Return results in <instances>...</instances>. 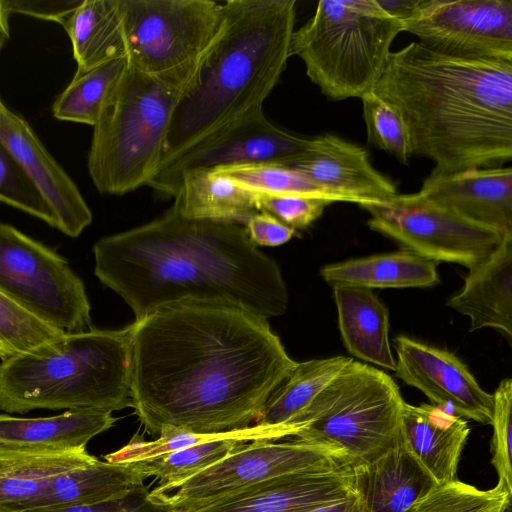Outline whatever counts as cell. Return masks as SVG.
Segmentation results:
<instances>
[{
  "label": "cell",
  "instance_id": "6da1fadb",
  "mask_svg": "<svg viewBox=\"0 0 512 512\" xmlns=\"http://www.w3.org/2000/svg\"><path fill=\"white\" fill-rule=\"evenodd\" d=\"M132 325L131 407L150 435L249 427L297 364L268 320L238 308L176 304Z\"/></svg>",
  "mask_w": 512,
  "mask_h": 512
},
{
  "label": "cell",
  "instance_id": "7a4b0ae2",
  "mask_svg": "<svg viewBox=\"0 0 512 512\" xmlns=\"http://www.w3.org/2000/svg\"><path fill=\"white\" fill-rule=\"evenodd\" d=\"M93 255L95 276L135 320L176 304L233 307L265 320L287 309L280 267L242 224L185 218L171 206L153 221L99 239Z\"/></svg>",
  "mask_w": 512,
  "mask_h": 512
},
{
  "label": "cell",
  "instance_id": "3957f363",
  "mask_svg": "<svg viewBox=\"0 0 512 512\" xmlns=\"http://www.w3.org/2000/svg\"><path fill=\"white\" fill-rule=\"evenodd\" d=\"M373 92L400 116L412 155L449 173L512 158V61L457 58L418 41L391 52Z\"/></svg>",
  "mask_w": 512,
  "mask_h": 512
},
{
  "label": "cell",
  "instance_id": "277c9868",
  "mask_svg": "<svg viewBox=\"0 0 512 512\" xmlns=\"http://www.w3.org/2000/svg\"><path fill=\"white\" fill-rule=\"evenodd\" d=\"M223 9L222 26L177 102L157 170L262 107L286 68L295 0H228Z\"/></svg>",
  "mask_w": 512,
  "mask_h": 512
},
{
  "label": "cell",
  "instance_id": "5b68a950",
  "mask_svg": "<svg viewBox=\"0 0 512 512\" xmlns=\"http://www.w3.org/2000/svg\"><path fill=\"white\" fill-rule=\"evenodd\" d=\"M132 331L90 328L0 362V410L109 412L131 407Z\"/></svg>",
  "mask_w": 512,
  "mask_h": 512
},
{
  "label": "cell",
  "instance_id": "8992f818",
  "mask_svg": "<svg viewBox=\"0 0 512 512\" xmlns=\"http://www.w3.org/2000/svg\"><path fill=\"white\" fill-rule=\"evenodd\" d=\"M197 65L152 75L126 64L93 126L87 167L100 193L123 195L148 185L177 102Z\"/></svg>",
  "mask_w": 512,
  "mask_h": 512
},
{
  "label": "cell",
  "instance_id": "52a82bcc",
  "mask_svg": "<svg viewBox=\"0 0 512 512\" xmlns=\"http://www.w3.org/2000/svg\"><path fill=\"white\" fill-rule=\"evenodd\" d=\"M401 21L376 0H323L290 43L306 74L330 100L373 92L391 53Z\"/></svg>",
  "mask_w": 512,
  "mask_h": 512
},
{
  "label": "cell",
  "instance_id": "ba28073f",
  "mask_svg": "<svg viewBox=\"0 0 512 512\" xmlns=\"http://www.w3.org/2000/svg\"><path fill=\"white\" fill-rule=\"evenodd\" d=\"M405 401L384 371L351 360L292 420L294 438L334 446L354 464L368 462L401 441Z\"/></svg>",
  "mask_w": 512,
  "mask_h": 512
},
{
  "label": "cell",
  "instance_id": "9c48e42d",
  "mask_svg": "<svg viewBox=\"0 0 512 512\" xmlns=\"http://www.w3.org/2000/svg\"><path fill=\"white\" fill-rule=\"evenodd\" d=\"M126 61L152 75L195 66L217 36L223 3L213 0H118Z\"/></svg>",
  "mask_w": 512,
  "mask_h": 512
},
{
  "label": "cell",
  "instance_id": "30bf717a",
  "mask_svg": "<svg viewBox=\"0 0 512 512\" xmlns=\"http://www.w3.org/2000/svg\"><path fill=\"white\" fill-rule=\"evenodd\" d=\"M0 291L43 322L63 331L91 327L81 278L65 258L0 222Z\"/></svg>",
  "mask_w": 512,
  "mask_h": 512
},
{
  "label": "cell",
  "instance_id": "8fae6325",
  "mask_svg": "<svg viewBox=\"0 0 512 512\" xmlns=\"http://www.w3.org/2000/svg\"><path fill=\"white\" fill-rule=\"evenodd\" d=\"M353 462L342 450L293 440H255L202 470L173 493L160 494L171 512H193L237 490L284 475L340 469Z\"/></svg>",
  "mask_w": 512,
  "mask_h": 512
},
{
  "label": "cell",
  "instance_id": "7c38bea8",
  "mask_svg": "<svg viewBox=\"0 0 512 512\" xmlns=\"http://www.w3.org/2000/svg\"><path fill=\"white\" fill-rule=\"evenodd\" d=\"M359 206L370 214V229L437 263H456L470 269L484 260L505 235L442 208L418 192Z\"/></svg>",
  "mask_w": 512,
  "mask_h": 512
},
{
  "label": "cell",
  "instance_id": "4fadbf2b",
  "mask_svg": "<svg viewBox=\"0 0 512 512\" xmlns=\"http://www.w3.org/2000/svg\"><path fill=\"white\" fill-rule=\"evenodd\" d=\"M310 142L274 125L257 107L160 167L147 186L174 198L187 173L256 164L288 166L307 152Z\"/></svg>",
  "mask_w": 512,
  "mask_h": 512
},
{
  "label": "cell",
  "instance_id": "5bb4252c",
  "mask_svg": "<svg viewBox=\"0 0 512 512\" xmlns=\"http://www.w3.org/2000/svg\"><path fill=\"white\" fill-rule=\"evenodd\" d=\"M401 23L438 53L512 61V0H419Z\"/></svg>",
  "mask_w": 512,
  "mask_h": 512
},
{
  "label": "cell",
  "instance_id": "9a60e30c",
  "mask_svg": "<svg viewBox=\"0 0 512 512\" xmlns=\"http://www.w3.org/2000/svg\"><path fill=\"white\" fill-rule=\"evenodd\" d=\"M396 376L455 415L491 424L493 396L452 352L400 335L394 338Z\"/></svg>",
  "mask_w": 512,
  "mask_h": 512
},
{
  "label": "cell",
  "instance_id": "2e32d148",
  "mask_svg": "<svg viewBox=\"0 0 512 512\" xmlns=\"http://www.w3.org/2000/svg\"><path fill=\"white\" fill-rule=\"evenodd\" d=\"M0 142L36 183L56 216V229L78 237L92 213L78 187L46 150L30 125L0 99Z\"/></svg>",
  "mask_w": 512,
  "mask_h": 512
},
{
  "label": "cell",
  "instance_id": "e0dca14e",
  "mask_svg": "<svg viewBox=\"0 0 512 512\" xmlns=\"http://www.w3.org/2000/svg\"><path fill=\"white\" fill-rule=\"evenodd\" d=\"M418 194L471 222L512 233L511 167L431 171Z\"/></svg>",
  "mask_w": 512,
  "mask_h": 512
},
{
  "label": "cell",
  "instance_id": "ac0fdd59",
  "mask_svg": "<svg viewBox=\"0 0 512 512\" xmlns=\"http://www.w3.org/2000/svg\"><path fill=\"white\" fill-rule=\"evenodd\" d=\"M288 166L358 205L385 202L398 194L395 184L373 167L364 147L333 134L311 138L307 152Z\"/></svg>",
  "mask_w": 512,
  "mask_h": 512
},
{
  "label": "cell",
  "instance_id": "d6986e66",
  "mask_svg": "<svg viewBox=\"0 0 512 512\" xmlns=\"http://www.w3.org/2000/svg\"><path fill=\"white\" fill-rule=\"evenodd\" d=\"M351 466L269 479L193 512H309L353 493Z\"/></svg>",
  "mask_w": 512,
  "mask_h": 512
},
{
  "label": "cell",
  "instance_id": "ffe728a7",
  "mask_svg": "<svg viewBox=\"0 0 512 512\" xmlns=\"http://www.w3.org/2000/svg\"><path fill=\"white\" fill-rule=\"evenodd\" d=\"M116 420L109 412L84 410L38 418L0 414V456H48L83 450Z\"/></svg>",
  "mask_w": 512,
  "mask_h": 512
},
{
  "label": "cell",
  "instance_id": "44dd1931",
  "mask_svg": "<svg viewBox=\"0 0 512 512\" xmlns=\"http://www.w3.org/2000/svg\"><path fill=\"white\" fill-rule=\"evenodd\" d=\"M469 433L465 419L439 406L404 404L401 442L437 485L456 480Z\"/></svg>",
  "mask_w": 512,
  "mask_h": 512
},
{
  "label": "cell",
  "instance_id": "7402d4cb",
  "mask_svg": "<svg viewBox=\"0 0 512 512\" xmlns=\"http://www.w3.org/2000/svg\"><path fill=\"white\" fill-rule=\"evenodd\" d=\"M351 478L362 512H412L437 485L401 441L371 461L352 465Z\"/></svg>",
  "mask_w": 512,
  "mask_h": 512
},
{
  "label": "cell",
  "instance_id": "603a6c76",
  "mask_svg": "<svg viewBox=\"0 0 512 512\" xmlns=\"http://www.w3.org/2000/svg\"><path fill=\"white\" fill-rule=\"evenodd\" d=\"M447 305L470 319V331L492 328L512 339V233L469 269L462 289Z\"/></svg>",
  "mask_w": 512,
  "mask_h": 512
},
{
  "label": "cell",
  "instance_id": "cb8c5ba5",
  "mask_svg": "<svg viewBox=\"0 0 512 512\" xmlns=\"http://www.w3.org/2000/svg\"><path fill=\"white\" fill-rule=\"evenodd\" d=\"M146 478L140 462L109 463L97 459L55 475L25 511L109 501L143 486Z\"/></svg>",
  "mask_w": 512,
  "mask_h": 512
},
{
  "label": "cell",
  "instance_id": "d4e9b609",
  "mask_svg": "<svg viewBox=\"0 0 512 512\" xmlns=\"http://www.w3.org/2000/svg\"><path fill=\"white\" fill-rule=\"evenodd\" d=\"M339 330L348 352L364 362L395 371L389 340V312L372 289L333 288Z\"/></svg>",
  "mask_w": 512,
  "mask_h": 512
},
{
  "label": "cell",
  "instance_id": "484cf974",
  "mask_svg": "<svg viewBox=\"0 0 512 512\" xmlns=\"http://www.w3.org/2000/svg\"><path fill=\"white\" fill-rule=\"evenodd\" d=\"M437 264L404 249L329 264L320 275L332 288L430 287L440 282Z\"/></svg>",
  "mask_w": 512,
  "mask_h": 512
},
{
  "label": "cell",
  "instance_id": "4316f807",
  "mask_svg": "<svg viewBox=\"0 0 512 512\" xmlns=\"http://www.w3.org/2000/svg\"><path fill=\"white\" fill-rule=\"evenodd\" d=\"M255 193L215 170L185 174L172 207L183 217L244 225L255 208Z\"/></svg>",
  "mask_w": 512,
  "mask_h": 512
},
{
  "label": "cell",
  "instance_id": "83f0119b",
  "mask_svg": "<svg viewBox=\"0 0 512 512\" xmlns=\"http://www.w3.org/2000/svg\"><path fill=\"white\" fill-rule=\"evenodd\" d=\"M63 28L77 63L75 76L107 62L126 59L118 0H83Z\"/></svg>",
  "mask_w": 512,
  "mask_h": 512
},
{
  "label": "cell",
  "instance_id": "f1b7e54d",
  "mask_svg": "<svg viewBox=\"0 0 512 512\" xmlns=\"http://www.w3.org/2000/svg\"><path fill=\"white\" fill-rule=\"evenodd\" d=\"M96 460L86 449L48 456H0V512H24L55 475Z\"/></svg>",
  "mask_w": 512,
  "mask_h": 512
},
{
  "label": "cell",
  "instance_id": "f546056e",
  "mask_svg": "<svg viewBox=\"0 0 512 512\" xmlns=\"http://www.w3.org/2000/svg\"><path fill=\"white\" fill-rule=\"evenodd\" d=\"M295 434L296 429L291 424H254L243 429L209 434L196 433L180 427L164 426L155 440H146L136 433L125 446L106 454L104 459L109 463H135L210 441L224 439H237L245 442L281 440L293 438Z\"/></svg>",
  "mask_w": 512,
  "mask_h": 512
},
{
  "label": "cell",
  "instance_id": "4dcf8cb0",
  "mask_svg": "<svg viewBox=\"0 0 512 512\" xmlns=\"http://www.w3.org/2000/svg\"><path fill=\"white\" fill-rule=\"evenodd\" d=\"M352 360L334 356L297 362L275 389L254 424H287L298 415Z\"/></svg>",
  "mask_w": 512,
  "mask_h": 512
},
{
  "label": "cell",
  "instance_id": "1f68e13d",
  "mask_svg": "<svg viewBox=\"0 0 512 512\" xmlns=\"http://www.w3.org/2000/svg\"><path fill=\"white\" fill-rule=\"evenodd\" d=\"M126 64V59H116L74 76L52 105L54 118L94 126L106 95Z\"/></svg>",
  "mask_w": 512,
  "mask_h": 512
},
{
  "label": "cell",
  "instance_id": "d6a6232c",
  "mask_svg": "<svg viewBox=\"0 0 512 512\" xmlns=\"http://www.w3.org/2000/svg\"><path fill=\"white\" fill-rule=\"evenodd\" d=\"M248 443L237 439L210 441L140 461L148 477H156L158 493H169L187 479L214 465Z\"/></svg>",
  "mask_w": 512,
  "mask_h": 512
},
{
  "label": "cell",
  "instance_id": "836d02e7",
  "mask_svg": "<svg viewBox=\"0 0 512 512\" xmlns=\"http://www.w3.org/2000/svg\"><path fill=\"white\" fill-rule=\"evenodd\" d=\"M240 186L258 194L296 195L333 202H347L312 182L298 170L285 165L256 164L217 169Z\"/></svg>",
  "mask_w": 512,
  "mask_h": 512
},
{
  "label": "cell",
  "instance_id": "e575fe53",
  "mask_svg": "<svg viewBox=\"0 0 512 512\" xmlns=\"http://www.w3.org/2000/svg\"><path fill=\"white\" fill-rule=\"evenodd\" d=\"M511 496L499 484L480 490L456 479L435 485L416 502L412 512H506Z\"/></svg>",
  "mask_w": 512,
  "mask_h": 512
},
{
  "label": "cell",
  "instance_id": "d590c367",
  "mask_svg": "<svg viewBox=\"0 0 512 512\" xmlns=\"http://www.w3.org/2000/svg\"><path fill=\"white\" fill-rule=\"evenodd\" d=\"M64 332L43 322L0 291V359L28 352Z\"/></svg>",
  "mask_w": 512,
  "mask_h": 512
},
{
  "label": "cell",
  "instance_id": "8d00e7d4",
  "mask_svg": "<svg viewBox=\"0 0 512 512\" xmlns=\"http://www.w3.org/2000/svg\"><path fill=\"white\" fill-rule=\"evenodd\" d=\"M361 101L367 142L408 165L412 150L400 116L374 92L365 94Z\"/></svg>",
  "mask_w": 512,
  "mask_h": 512
},
{
  "label": "cell",
  "instance_id": "74e56055",
  "mask_svg": "<svg viewBox=\"0 0 512 512\" xmlns=\"http://www.w3.org/2000/svg\"><path fill=\"white\" fill-rule=\"evenodd\" d=\"M0 201L56 228L50 204L29 174L0 142Z\"/></svg>",
  "mask_w": 512,
  "mask_h": 512
},
{
  "label": "cell",
  "instance_id": "f35d334b",
  "mask_svg": "<svg viewBox=\"0 0 512 512\" xmlns=\"http://www.w3.org/2000/svg\"><path fill=\"white\" fill-rule=\"evenodd\" d=\"M492 396L491 464L498 474L497 484L512 495V379L501 380Z\"/></svg>",
  "mask_w": 512,
  "mask_h": 512
},
{
  "label": "cell",
  "instance_id": "ab89813d",
  "mask_svg": "<svg viewBox=\"0 0 512 512\" xmlns=\"http://www.w3.org/2000/svg\"><path fill=\"white\" fill-rule=\"evenodd\" d=\"M255 208L267 212L293 229L311 225L331 204L328 201L296 195H268L255 193Z\"/></svg>",
  "mask_w": 512,
  "mask_h": 512
},
{
  "label": "cell",
  "instance_id": "60d3db41",
  "mask_svg": "<svg viewBox=\"0 0 512 512\" xmlns=\"http://www.w3.org/2000/svg\"><path fill=\"white\" fill-rule=\"evenodd\" d=\"M25 512H171V508L160 494L143 485L119 498L97 504Z\"/></svg>",
  "mask_w": 512,
  "mask_h": 512
},
{
  "label": "cell",
  "instance_id": "b9f144b4",
  "mask_svg": "<svg viewBox=\"0 0 512 512\" xmlns=\"http://www.w3.org/2000/svg\"><path fill=\"white\" fill-rule=\"evenodd\" d=\"M9 15L17 13L58 22L62 27L83 0H2Z\"/></svg>",
  "mask_w": 512,
  "mask_h": 512
},
{
  "label": "cell",
  "instance_id": "7bdbcfd3",
  "mask_svg": "<svg viewBox=\"0 0 512 512\" xmlns=\"http://www.w3.org/2000/svg\"><path fill=\"white\" fill-rule=\"evenodd\" d=\"M244 227L249 239L256 246H279L288 242L295 234V229L264 211L251 215Z\"/></svg>",
  "mask_w": 512,
  "mask_h": 512
},
{
  "label": "cell",
  "instance_id": "ee69618b",
  "mask_svg": "<svg viewBox=\"0 0 512 512\" xmlns=\"http://www.w3.org/2000/svg\"><path fill=\"white\" fill-rule=\"evenodd\" d=\"M309 512H362L354 493L347 497L319 506Z\"/></svg>",
  "mask_w": 512,
  "mask_h": 512
},
{
  "label": "cell",
  "instance_id": "f6af8a7d",
  "mask_svg": "<svg viewBox=\"0 0 512 512\" xmlns=\"http://www.w3.org/2000/svg\"><path fill=\"white\" fill-rule=\"evenodd\" d=\"M9 16L3 1L0 0V53L10 37Z\"/></svg>",
  "mask_w": 512,
  "mask_h": 512
}]
</instances>
